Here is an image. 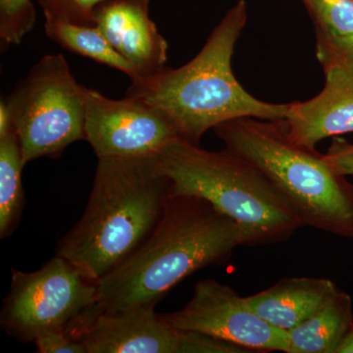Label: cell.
Returning a JSON list of instances; mask_svg holds the SVG:
<instances>
[{
    "label": "cell",
    "instance_id": "obj_1",
    "mask_svg": "<svg viewBox=\"0 0 353 353\" xmlns=\"http://www.w3.org/2000/svg\"><path fill=\"white\" fill-rule=\"evenodd\" d=\"M245 245L241 227L205 199L170 194L143 245L97 281V309L119 312L157 306L174 287Z\"/></svg>",
    "mask_w": 353,
    "mask_h": 353
},
{
    "label": "cell",
    "instance_id": "obj_2",
    "mask_svg": "<svg viewBox=\"0 0 353 353\" xmlns=\"http://www.w3.org/2000/svg\"><path fill=\"white\" fill-rule=\"evenodd\" d=\"M170 194L157 157L99 158L85 212L57 254L97 282L148 240Z\"/></svg>",
    "mask_w": 353,
    "mask_h": 353
},
{
    "label": "cell",
    "instance_id": "obj_3",
    "mask_svg": "<svg viewBox=\"0 0 353 353\" xmlns=\"http://www.w3.org/2000/svg\"><path fill=\"white\" fill-rule=\"evenodd\" d=\"M248 22L245 0L236 2L211 32L194 59L178 69L132 83L127 97H137L163 111L181 139L199 145L209 129L241 117L285 120L289 103H269L241 87L232 70L234 46Z\"/></svg>",
    "mask_w": 353,
    "mask_h": 353
},
{
    "label": "cell",
    "instance_id": "obj_4",
    "mask_svg": "<svg viewBox=\"0 0 353 353\" xmlns=\"http://www.w3.org/2000/svg\"><path fill=\"white\" fill-rule=\"evenodd\" d=\"M213 130L227 150L268 176L303 226L353 240V183L315 148L292 143L285 120L236 118Z\"/></svg>",
    "mask_w": 353,
    "mask_h": 353
},
{
    "label": "cell",
    "instance_id": "obj_5",
    "mask_svg": "<svg viewBox=\"0 0 353 353\" xmlns=\"http://www.w3.org/2000/svg\"><path fill=\"white\" fill-rule=\"evenodd\" d=\"M157 160L172 194L210 202L241 227L245 245L282 243L303 226L268 176L227 148L209 152L178 139Z\"/></svg>",
    "mask_w": 353,
    "mask_h": 353
},
{
    "label": "cell",
    "instance_id": "obj_6",
    "mask_svg": "<svg viewBox=\"0 0 353 353\" xmlns=\"http://www.w3.org/2000/svg\"><path fill=\"white\" fill-rule=\"evenodd\" d=\"M87 88L62 54L46 55L7 99L25 165L85 139Z\"/></svg>",
    "mask_w": 353,
    "mask_h": 353
},
{
    "label": "cell",
    "instance_id": "obj_7",
    "mask_svg": "<svg viewBox=\"0 0 353 353\" xmlns=\"http://www.w3.org/2000/svg\"><path fill=\"white\" fill-rule=\"evenodd\" d=\"M97 304V281L57 254L38 271L13 269L0 324L18 340L32 343L46 332L68 331Z\"/></svg>",
    "mask_w": 353,
    "mask_h": 353
},
{
    "label": "cell",
    "instance_id": "obj_8",
    "mask_svg": "<svg viewBox=\"0 0 353 353\" xmlns=\"http://www.w3.org/2000/svg\"><path fill=\"white\" fill-rule=\"evenodd\" d=\"M85 132L97 158L157 157L181 139L173 121L159 108L127 95L114 101L90 88Z\"/></svg>",
    "mask_w": 353,
    "mask_h": 353
},
{
    "label": "cell",
    "instance_id": "obj_9",
    "mask_svg": "<svg viewBox=\"0 0 353 353\" xmlns=\"http://www.w3.org/2000/svg\"><path fill=\"white\" fill-rule=\"evenodd\" d=\"M164 316L174 328L208 334L250 352H289L287 332L262 319L231 287L210 279L197 283L185 307Z\"/></svg>",
    "mask_w": 353,
    "mask_h": 353
},
{
    "label": "cell",
    "instance_id": "obj_10",
    "mask_svg": "<svg viewBox=\"0 0 353 353\" xmlns=\"http://www.w3.org/2000/svg\"><path fill=\"white\" fill-rule=\"evenodd\" d=\"M155 306L99 311L97 305L68 330L88 353H185L189 333L174 328Z\"/></svg>",
    "mask_w": 353,
    "mask_h": 353
},
{
    "label": "cell",
    "instance_id": "obj_11",
    "mask_svg": "<svg viewBox=\"0 0 353 353\" xmlns=\"http://www.w3.org/2000/svg\"><path fill=\"white\" fill-rule=\"evenodd\" d=\"M94 26L138 69L137 82L165 68L168 44L148 15V0H105L95 7Z\"/></svg>",
    "mask_w": 353,
    "mask_h": 353
},
{
    "label": "cell",
    "instance_id": "obj_12",
    "mask_svg": "<svg viewBox=\"0 0 353 353\" xmlns=\"http://www.w3.org/2000/svg\"><path fill=\"white\" fill-rule=\"evenodd\" d=\"M324 88L313 99L289 103L288 134L297 145L314 150L322 139L353 132V69L323 67Z\"/></svg>",
    "mask_w": 353,
    "mask_h": 353
},
{
    "label": "cell",
    "instance_id": "obj_13",
    "mask_svg": "<svg viewBox=\"0 0 353 353\" xmlns=\"http://www.w3.org/2000/svg\"><path fill=\"white\" fill-rule=\"evenodd\" d=\"M338 290L326 278H285L245 299L262 319L288 333L314 314Z\"/></svg>",
    "mask_w": 353,
    "mask_h": 353
},
{
    "label": "cell",
    "instance_id": "obj_14",
    "mask_svg": "<svg viewBox=\"0 0 353 353\" xmlns=\"http://www.w3.org/2000/svg\"><path fill=\"white\" fill-rule=\"evenodd\" d=\"M352 328V297L339 289L314 314L288 332V353H336Z\"/></svg>",
    "mask_w": 353,
    "mask_h": 353
},
{
    "label": "cell",
    "instance_id": "obj_15",
    "mask_svg": "<svg viewBox=\"0 0 353 353\" xmlns=\"http://www.w3.org/2000/svg\"><path fill=\"white\" fill-rule=\"evenodd\" d=\"M44 30L48 38L62 48L119 70L127 74L132 82L139 80L138 69L111 46L95 26L77 25L64 20L46 18Z\"/></svg>",
    "mask_w": 353,
    "mask_h": 353
},
{
    "label": "cell",
    "instance_id": "obj_16",
    "mask_svg": "<svg viewBox=\"0 0 353 353\" xmlns=\"http://www.w3.org/2000/svg\"><path fill=\"white\" fill-rule=\"evenodd\" d=\"M23 161L19 139L14 128L0 137V238H7L18 226L25 205Z\"/></svg>",
    "mask_w": 353,
    "mask_h": 353
},
{
    "label": "cell",
    "instance_id": "obj_17",
    "mask_svg": "<svg viewBox=\"0 0 353 353\" xmlns=\"http://www.w3.org/2000/svg\"><path fill=\"white\" fill-rule=\"evenodd\" d=\"M316 30L343 36L353 34V0H301Z\"/></svg>",
    "mask_w": 353,
    "mask_h": 353
},
{
    "label": "cell",
    "instance_id": "obj_18",
    "mask_svg": "<svg viewBox=\"0 0 353 353\" xmlns=\"http://www.w3.org/2000/svg\"><path fill=\"white\" fill-rule=\"evenodd\" d=\"M31 0H0V38L6 46L19 44L36 24Z\"/></svg>",
    "mask_w": 353,
    "mask_h": 353
},
{
    "label": "cell",
    "instance_id": "obj_19",
    "mask_svg": "<svg viewBox=\"0 0 353 353\" xmlns=\"http://www.w3.org/2000/svg\"><path fill=\"white\" fill-rule=\"evenodd\" d=\"M316 57L322 67L340 65L353 69V34L336 36L316 30Z\"/></svg>",
    "mask_w": 353,
    "mask_h": 353
},
{
    "label": "cell",
    "instance_id": "obj_20",
    "mask_svg": "<svg viewBox=\"0 0 353 353\" xmlns=\"http://www.w3.org/2000/svg\"><path fill=\"white\" fill-rule=\"evenodd\" d=\"M105 0H39L46 18L94 26L95 7Z\"/></svg>",
    "mask_w": 353,
    "mask_h": 353
},
{
    "label": "cell",
    "instance_id": "obj_21",
    "mask_svg": "<svg viewBox=\"0 0 353 353\" xmlns=\"http://www.w3.org/2000/svg\"><path fill=\"white\" fill-rule=\"evenodd\" d=\"M32 343L39 353H88L82 341L70 336L65 330L46 332Z\"/></svg>",
    "mask_w": 353,
    "mask_h": 353
},
{
    "label": "cell",
    "instance_id": "obj_22",
    "mask_svg": "<svg viewBox=\"0 0 353 353\" xmlns=\"http://www.w3.org/2000/svg\"><path fill=\"white\" fill-rule=\"evenodd\" d=\"M325 155L327 162L341 176H353V143L341 137H334Z\"/></svg>",
    "mask_w": 353,
    "mask_h": 353
},
{
    "label": "cell",
    "instance_id": "obj_23",
    "mask_svg": "<svg viewBox=\"0 0 353 353\" xmlns=\"http://www.w3.org/2000/svg\"><path fill=\"white\" fill-rule=\"evenodd\" d=\"M12 128L10 113H9L6 102L2 101L1 104H0V137H3Z\"/></svg>",
    "mask_w": 353,
    "mask_h": 353
},
{
    "label": "cell",
    "instance_id": "obj_24",
    "mask_svg": "<svg viewBox=\"0 0 353 353\" xmlns=\"http://www.w3.org/2000/svg\"><path fill=\"white\" fill-rule=\"evenodd\" d=\"M336 353H353V328L341 341Z\"/></svg>",
    "mask_w": 353,
    "mask_h": 353
}]
</instances>
